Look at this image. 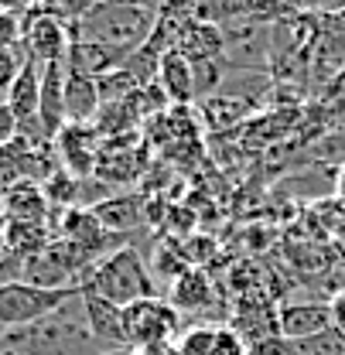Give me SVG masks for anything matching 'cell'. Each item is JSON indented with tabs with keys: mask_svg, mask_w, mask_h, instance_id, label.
<instances>
[{
	"mask_svg": "<svg viewBox=\"0 0 345 355\" xmlns=\"http://www.w3.org/2000/svg\"><path fill=\"white\" fill-rule=\"evenodd\" d=\"M0 352L10 355H99L106 352L86 324V311H83V294L72 297L69 304L48 314L35 324L24 328H10L0 335Z\"/></svg>",
	"mask_w": 345,
	"mask_h": 355,
	"instance_id": "1",
	"label": "cell"
},
{
	"mask_svg": "<svg viewBox=\"0 0 345 355\" xmlns=\"http://www.w3.org/2000/svg\"><path fill=\"white\" fill-rule=\"evenodd\" d=\"M158 21V7L144 3H89L83 17L72 24V38L106 44L120 55L137 51L151 38Z\"/></svg>",
	"mask_w": 345,
	"mask_h": 355,
	"instance_id": "2",
	"label": "cell"
},
{
	"mask_svg": "<svg viewBox=\"0 0 345 355\" xmlns=\"http://www.w3.org/2000/svg\"><path fill=\"white\" fill-rule=\"evenodd\" d=\"M83 291L110 301L113 308H127V304L140 301V297L161 294L158 280L151 277V266H147L144 253L137 246H117L106 257H99L96 266L89 270Z\"/></svg>",
	"mask_w": 345,
	"mask_h": 355,
	"instance_id": "3",
	"label": "cell"
},
{
	"mask_svg": "<svg viewBox=\"0 0 345 355\" xmlns=\"http://www.w3.org/2000/svg\"><path fill=\"white\" fill-rule=\"evenodd\" d=\"M178 335H181V314L168 304L165 294L140 297L124 308V338H127V349L133 352L178 342Z\"/></svg>",
	"mask_w": 345,
	"mask_h": 355,
	"instance_id": "4",
	"label": "cell"
},
{
	"mask_svg": "<svg viewBox=\"0 0 345 355\" xmlns=\"http://www.w3.org/2000/svg\"><path fill=\"white\" fill-rule=\"evenodd\" d=\"M21 28H24L21 48L28 51L31 62H38L42 69L44 65H65V55L72 44V24L58 21L51 14V3L21 7Z\"/></svg>",
	"mask_w": 345,
	"mask_h": 355,
	"instance_id": "5",
	"label": "cell"
},
{
	"mask_svg": "<svg viewBox=\"0 0 345 355\" xmlns=\"http://www.w3.org/2000/svg\"><path fill=\"white\" fill-rule=\"evenodd\" d=\"M79 294L83 291H48V287H35V284H24V280L0 287V331L35 324Z\"/></svg>",
	"mask_w": 345,
	"mask_h": 355,
	"instance_id": "6",
	"label": "cell"
},
{
	"mask_svg": "<svg viewBox=\"0 0 345 355\" xmlns=\"http://www.w3.org/2000/svg\"><path fill=\"white\" fill-rule=\"evenodd\" d=\"M55 147V157H58V168L65 175H72L76 181H89L96 175V161H99V147L103 140L96 137L92 127H76L69 123L65 130L51 140Z\"/></svg>",
	"mask_w": 345,
	"mask_h": 355,
	"instance_id": "7",
	"label": "cell"
},
{
	"mask_svg": "<svg viewBox=\"0 0 345 355\" xmlns=\"http://www.w3.org/2000/svg\"><path fill=\"white\" fill-rule=\"evenodd\" d=\"M277 331L284 342H311L332 331L328 301H280L277 304Z\"/></svg>",
	"mask_w": 345,
	"mask_h": 355,
	"instance_id": "8",
	"label": "cell"
},
{
	"mask_svg": "<svg viewBox=\"0 0 345 355\" xmlns=\"http://www.w3.org/2000/svg\"><path fill=\"white\" fill-rule=\"evenodd\" d=\"M178 355H246V342L219 321H199L192 328H185L174 342Z\"/></svg>",
	"mask_w": 345,
	"mask_h": 355,
	"instance_id": "9",
	"label": "cell"
},
{
	"mask_svg": "<svg viewBox=\"0 0 345 355\" xmlns=\"http://www.w3.org/2000/svg\"><path fill=\"white\" fill-rule=\"evenodd\" d=\"M216 301H219V287L212 284L209 270H202V266H188L171 287H168V304H171L181 318L216 308Z\"/></svg>",
	"mask_w": 345,
	"mask_h": 355,
	"instance_id": "10",
	"label": "cell"
},
{
	"mask_svg": "<svg viewBox=\"0 0 345 355\" xmlns=\"http://www.w3.org/2000/svg\"><path fill=\"white\" fill-rule=\"evenodd\" d=\"M89 209L99 219V225L113 236H130V232H137V225H147V212H144L147 198H140V195H110Z\"/></svg>",
	"mask_w": 345,
	"mask_h": 355,
	"instance_id": "11",
	"label": "cell"
},
{
	"mask_svg": "<svg viewBox=\"0 0 345 355\" xmlns=\"http://www.w3.org/2000/svg\"><path fill=\"white\" fill-rule=\"evenodd\" d=\"M83 311H86L89 335L103 349H127V338H124V308H113L110 301L83 291Z\"/></svg>",
	"mask_w": 345,
	"mask_h": 355,
	"instance_id": "12",
	"label": "cell"
},
{
	"mask_svg": "<svg viewBox=\"0 0 345 355\" xmlns=\"http://www.w3.org/2000/svg\"><path fill=\"white\" fill-rule=\"evenodd\" d=\"M158 89L165 92V99L171 106H192L199 99L195 92V76H192V62L181 55V51H165L161 55V65H158Z\"/></svg>",
	"mask_w": 345,
	"mask_h": 355,
	"instance_id": "13",
	"label": "cell"
},
{
	"mask_svg": "<svg viewBox=\"0 0 345 355\" xmlns=\"http://www.w3.org/2000/svg\"><path fill=\"white\" fill-rule=\"evenodd\" d=\"M124 62H127V55H120L106 44L83 42V38H72L69 55H65V69L76 76H86V79H103L106 72L124 69Z\"/></svg>",
	"mask_w": 345,
	"mask_h": 355,
	"instance_id": "14",
	"label": "cell"
},
{
	"mask_svg": "<svg viewBox=\"0 0 345 355\" xmlns=\"http://www.w3.org/2000/svg\"><path fill=\"white\" fill-rule=\"evenodd\" d=\"M62 86H65V65H44L42 69V99H38V123L48 140L69 127L65 120V103H62Z\"/></svg>",
	"mask_w": 345,
	"mask_h": 355,
	"instance_id": "15",
	"label": "cell"
},
{
	"mask_svg": "<svg viewBox=\"0 0 345 355\" xmlns=\"http://www.w3.org/2000/svg\"><path fill=\"white\" fill-rule=\"evenodd\" d=\"M38 99H42V65L28 58V62L21 65L17 79L7 89V96H3V103H7L10 113L17 116V127L38 120Z\"/></svg>",
	"mask_w": 345,
	"mask_h": 355,
	"instance_id": "16",
	"label": "cell"
},
{
	"mask_svg": "<svg viewBox=\"0 0 345 355\" xmlns=\"http://www.w3.org/2000/svg\"><path fill=\"white\" fill-rule=\"evenodd\" d=\"M62 103H65V120L76 123V127H89L99 113V89H96V79H86V76H76L65 69V86H62Z\"/></svg>",
	"mask_w": 345,
	"mask_h": 355,
	"instance_id": "17",
	"label": "cell"
},
{
	"mask_svg": "<svg viewBox=\"0 0 345 355\" xmlns=\"http://www.w3.org/2000/svg\"><path fill=\"white\" fill-rule=\"evenodd\" d=\"M199 110H202L205 127L222 133V130H236V127H243V123L250 120V113L257 110V103L246 99V96H226V92H216V96L202 99Z\"/></svg>",
	"mask_w": 345,
	"mask_h": 355,
	"instance_id": "18",
	"label": "cell"
},
{
	"mask_svg": "<svg viewBox=\"0 0 345 355\" xmlns=\"http://www.w3.org/2000/svg\"><path fill=\"white\" fill-rule=\"evenodd\" d=\"M3 216L7 222H44L48 198H44L42 184H31V181L10 184L3 191Z\"/></svg>",
	"mask_w": 345,
	"mask_h": 355,
	"instance_id": "19",
	"label": "cell"
},
{
	"mask_svg": "<svg viewBox=\"0 0 345 355\" xmlns=\"http://www.w3.org/2000/svg\"><path fill=\"white\" fill-rule=\"evenodd\" d=\"M96 89H99V103H127L130 96L140 89V83L130 76L127 69H113L103 79H96Z\"/></svg>",
	"mask_w": 345,
	"mask_h": 355,
	"instance_id": "20",
	"label": "cell"
},
{
	"mask_svg": "<svg viewBox=\"0 0 345 355\" xmlns=\"http://www.w3.org/2000/svg\"><path fill=\"white\" fill-rule=\"evenodd\" d=\"M24 38L21 7H0V48H17Z\"/></svg>",
	"mask_w": 345,
	"mask_h": 355,
	"instance_id": "21",
	"label": "cell"
},
{
	"mask_svg": "<svg viewBox=\"0 0 345 355\" xmlns=\"http://www.w3.org/2000/svg\"><path fill=\"white\" fill-rule=\"evenodd\" d=\"M24 62H28V55L21 58V44H17V48H0V92H3V96H7L10 83L17 79V72H21Z\"/></svg>",
	"mask_w": 345,
	"mask_h": 355,
	"instance_id": "22",
	"label": "cell"
},
{
	"mask_svg": "<svg viewBox=\"0 0 345 355\" xmlns=\"http://www.w3.org/2000/svg\"><path fill=\"white\" fill-rule=\"evenodd\" d=\"M17 140V116L10 113V106L0 99V150L3 147H10Z\"/></svg>",
	"mask_w": 345,
	"mask_h": 355,
	"instance_id": "23",
	"label": "cell"
},
{
	"mask_svg": "<svg viewBox=\"0 0 345 355\" xmlns=\"http://www.w3.org/2000/svg\"><path fill=\"white\" fill-rule=\"evenodd\" d=\"M321 99H325V106L328 103H335V106H345V69L325 86V92H321Z\"/></svg>",
	"mask_w": 345,
	"mask_h": 355,
	"instance_id": "24",
	"label": "cell"
},
{
	"mask_svg": "<svg viewBox=\"0 0 345 355\" xmlns=\"http://www.w3.org/2000/svg\"><path fill=\"white\" fill-rule=\"evenodd\" d=\"M328 308H332V328L345 338V287L328 301Z\"/></svg>",
	"mask_w": 345,
	"mask_h": 355,
	"instance_id": "25",
	"label": "cell"
},
{
	"mask_svg": "<svg viewBox=\"0 0 345 355\" xmlns=\"http://www.w3.org/2000/svg\"><path fill=\"white\" fill-rule=\"evenodd\" d=\"M137 355H178V349H174V342H168V345H151V349H140Z\"/></svg>",
	"mask_w": 345,
	"mask_h": 355,
	"instance_id": "26",
	"label": "cell"
},
{
	"mask_svg": "<svg viewBox=\"0 0 345 355\" xmlns=\"http://www.w3.org/2000/svg\"><path fill=\"white\" fill-rule=\"evenodd\" d=\"M335 198H339V205L345 209V161H342V168H339V175H335Z\"/></svg>",
	"mask_w": 345,
	"mask_h": 355,
	"instance_id": "27",
	"label": "cell"
},
{
	"mask_svg": "<svg viewBox=\"0 0 345 355\" xmlns=\"http://www.w3.org/2000/svg\"><path fill=\"white\" fill-rule=\"evenodd\" d=\"M342 21H345V10H342Z\"/></svg>",
	"mask_w": 345,
	"mask_h": 355,
	"instance_id": "28",
	"label": "cell"
}]
</instances>
